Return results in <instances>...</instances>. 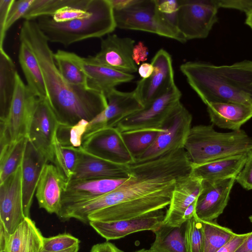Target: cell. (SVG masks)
Instances as JSON below:
<instances>
[{"mask_svg": "<svg viewBox=\"0 0 252 252\" xmlns=\"http://www.w3.org/2000/svg\"><path fill=\"white\" fill-rule=\"evenodd\" d=\"M129 167V177L115 189L64 211L60 219L112 221L162 212L170 204L177 181L190 173L192 165L183 148Z\"/></svg>", "mask_w": 252, "mask_h": 252, "instance_id": "obj_1", "label": "cell"}, {"mask_svg": "<svg viewBox=\"0 0 252 252\" xmlns=\"http://www.w3.org/2000/svg\"><path fill=\"white\" fill-rule=\"evenodd\" d=\"M20 41L27 44L40 65L47 91V101L59 123L73 125L82 120L91 121L107 106L105 95L84 87L68 83L59 71L48 41L36 21L23 23Z\"/></svg>", "mask_w": 252, "mask_h": 252, "instance_id": "obj_2", "label": "cell"}, {"mask_svg": "<svg viewBox=\"0 0 252 252\" xmlns=\"http://www.w3.org/2000/svg\"><path fill=\"white\" fill-rule=\"evenodd\" d=\"M180 69L206 105L231 102L252 107V61L222 65L190 61L182 64Z\"/></svg>", "mask_w": 252, "mask_h": 252, "instance_id": "obj_3", "label": "cell"}, {"mask_svg": "<svg viewBox=\"0 0 252 252\" xmlns=\"http://www.w3.org/2000/svg\"><path fill=\"white\" fill-rule=\"evenodd\" d=\"M36 22L48 41L64 46L100 38L111 34L117 28L110 0H92L91 14L84 18L57 23L52 17L43 16L38 18Z\"/></svg>", "mask_w": 252, "mask_h": 252, "instance_id": "obj_4", "label": "cell"}, {"mask_svg": "<svg viewBox=\"0 0 252 252\" xmlns=\"http://www.w3.org/2000/svg\"><path fill=\"white\" fill-rule=\"evenodd\" d=\"M193 165L252 150V138L243 129L228 132L216 131L213 125L192 127L184 147Z\"/></svg>", "mask_w": 252, "mask_h": 252, "instance_id": "obj_5", "label": "cell"}, {"mask_svg": "<svg viewBox=\"0 0 252 252\" xmlns=\"http://www.w3.org/2000/svg\"><path fill=\"white\" fill-rule=\"evenodd\" d=\"M114 13L117 28L155 33L181 43L187 41L158 11L157 0H137L129 7Z\"/></svg>", "mask_w": 252, "mask_h": 252, "instance_id": "obj_6", "label": "cell"}, {"mask_svg": "<svg viewBox=\"0 0 252 252\" xmlns=\"http://www.w3.org/2000/svg\"><path fill=\"white\" fill-rule=\"evenodd\" d=\"M38 98L17 73L15 91L6 119L0 122V149L27 137Z\"/></svg>", "mask_w": 252, "mask_h": 252, "instance_id": "obj_7", "label": "cell"}, {"mask_svg": "<svg viewBox=\"0 0 252 252\" xmlns=\"http://www.w3.org/2000/svg\"><path fill=\"white\" fill-rule=\"evenodd\" d=\"M192 115L180 102L159 131L154 143L135 163L153 160L170 152L183 149L191 128Z\"/></svg>", "mask_w": 252, "mask_h": 252, "instance_id": "obj_8", "label": "cell"}, {"mask_svg": "<svg viewBox=\"0 0 252 252\" xmlns=\"http://www.w3.org/2000/svg\"><path fill=\"white\" fill-rule=\"evenodd\" d=\"M177 28L186 41L207 37L218 21L217 0H179Z\"/></svg>", "mask_w": 252, "mask_h": 252, "instance_id": "obj_9", "label": "cell"}, {"mask_svg": "<svg viewBox=\"0 0 252 252\" xmlns=\"http://www.w3.org/2000/svg\"><path fill=\"white\" fill-rule=\"evenodd\" d=\"M181 96V91L175 84L165 94L122 120L116 127L121 132L138 130L161 131L180 102Z\"/></svg>", "mask_w": 252, "mask_h": 252, "instance_id": "obj_10", "label": "cell"}, {"mask_svg": "<svg viewBox=\"0 0 252 252\" xmlns=\"http://www.w3.org/2000/svg\"><path fill=\"white\" fill-rule=\"evenodd\" d=\"M82 147L92 155L113 162L123 165L135 163L122 132L116 127L101 128L86 136Z\"/></svg>", "mask_w": 252, "mask_h": 252, "instance_id": "obj_11", "label": "cell"}, {"mask_svg": "<svg viewBox=\"0 0 252 252\" xmlns=\"http://www.w3.org/2000/svg\"><path fill=\"white\" fill-rule=\"evenodd\" d=\"M154 71L147 79L138 81L134 91L144 107L165 94L175 83L171 55L163 49L159 50L151 63Z\"/></svg>", "mask_w": 252, "mask_h": 252, "instance_id": "obj_12", "label": "cell"}, {"mask_svg": "<svg viewBox=\"0 0 252 252\" xmlns=\"http://www.w3.org/2000/svg\"><path fill=\"white\" fill-rule=\"evenodd\" d=\"M106 97V108L89 122L83 138L100 129L116 127L122 120L144 108L134 91L124 92L114 89Z\"/></svg>", "mask_w": 252, "mask_h": 252, "instance_id": "obj_13", "label": "cell"}, {"mask_svg": "<svg viewBox=\"0 0 252 252\" xmlns=\"http://www.w3.org/2000/svg\"><path fill=\"white\" fill-rule=\"evenodd\" d=\"M59 123L46 98H39L32 118L28 138L34 147L53 163V142Z\"/></svg>", "mask_w": 252, "mask_h": 252, "instance_id": "obj_14", "label": "cell"}, {"mask_svg": "<svg viewBox=\"0 0 252 252\" xmlns=\"http://www.w3.org/2000/svg\"><path fill=\"white\" fill-rule=\"evenodd\" d=\"M236 178L222 180H202L201 190L195 205V217L203 221H212L226 207Z\"/></svg>", "mask_w": 252, "mask_h": 252, "instance_id": "obj_15", "label": "cell"}, {"mask_svg": "<svg viewBox=\"0 0 252 252\" xmlns=\"http://www.w3.org/2000/svg\"><path fill=\"white\" fill-rule=\"evenodd\" d=\"M22 164L0 184V222L12 234L26 218L23 209Z\"/></svg>", "mask_w": 252, "mask_h": 252, "instance_id": "obj_16", "label": "cell"}, {"mask_svg": "<svg viewBox=\"0 0 252 252\" xmlns=\"http://www.w3.org/2000/svg\"><path fill=\"white\" fill-rule=\"evenodd\" d=\"M127 179L71 180L66 182L59 213L111 191Z\"/></svg>", "mask_w": 252, "mask_h": 252, "instance_id": "obj_17", "label": "cell"}, {"mask_svg": "<svg viewBox=\"0 0 252 252\" xmlns=\"http://www.w3.org/2000/svg\"><path fill=\"white\" fill-rule=\"evenodd\" d=\"M134 40L109 34L101 41L100 49L94 56L98 62L119 71L132 74L138 71L132 59Z\"/></svg>", "mask_w": 252, "mask_h": 252, "instance_id": "obj_18", "label": "cell"}, {"mask_svg": "<svg viewBox=\"0 0 252 252\" xmlns=\"http://www.w3.org/2000/svg\"><path fill=\"white\" fill-rule=\"evenodd\" d=\"M202 180L190 173L182 176L176 182L168 209L163 223L179 226L187 208L196 200L202 189Z\"/></svg>", "mask_w": 252, "mask_h": 252, "instance_id": "obj_19", "label": "cell"}, {"mask_svg": "<svg viewBox=\"0 0 252 252\" xmlns=\"http://www.w3.org/2000/svg\"><path fill=\"white\" fill-rule=\"evenodd\" d=\"M77 167L71 180L125 179L130 175L129 165L113 162L79 148Z\"/></svg>", "mask_w": 252, "mask_h": 252, "instance_id": "obj_20", "label": "cell"}, {"mask_svg": "<svg viewBox=\"0 0 252 252\" xmlns=\"http://www.w3.org/2000/svg\"><path fill=\"white\" fill-rule=\"evenodd\" d=\"M165 215L160 213L140 218L112 221H90L93 229L107 241L118 239L144 230L153 232L162 223Z\"/></svg>", "mask_w": 252, "mask_h": 252, "instance_id": "obj_21", "label": "cell"}, {"mask_svg": "<svg viewBox=\"0 0 252 252\" xmlns=\"http://www.w3.org/2000/svg\"><path fill=\"white\" fill-rule=\"evenodd\" d=\"M79 63L87 77L88 87L103 94L105 96L115 87L132 80V74L124 72L104 65L94 56L81 57Z\"/></svg>", "mask_w": 252, "mask_h": 252, "instance_id": "obj_22", "label": "cell"}, {"mask_svg": "<svg viewBox=\"0 0 252 252\" xmlns=\"http://www.w3.org/2000/svg\"><path fill=\"white\" fill-rule=\"evenodd\" d=\"M48 162V159L28 138L22 162L23 204L26 218H30V209L38 180L43 167Z\"/></svg>", "mask_w": 252, "mask_h": 252, "instance_id": "obj_23", "label": "cell"}, {"mask_svg": "<svg viewBox=\"0 0 252 252\" xmlns=\"http://www.w3.org/2000/svg\"><path fill=\"white\" fill-rule=\"evenodd\" d=\"M65 183L55 165L46 164L36 189L39 207L57 215L61 210L62 194Z\"/></svg>", "mask_w": 252, "mask_h": 252, "instance_id": "obj_24", "label": "cell"}, {"mask_svg": "<svg viewBox=\"0 0 252 252\" xmlns=\"http://www.w3.org/2000/svg\"><path fill=\"white\" fill-rule=\"evenodd\" d=\"M206 105L210 121L221 128L239 130L252 118V107L243 104L212 102Z\"/></svg>", "mask_w": 252, "mask_h": 252, "instance_id": "obj_25", "label": "cell"}, {"mask_svg": "<svg viewBox=\"0 0 252 252\" xmlns=\"http://www.w3.org/2000/svg\"><path fill=\"white\" fill-rule=\"evenodd\" d=\"M247 154L216 159L203 164L192 165L191 174L202 180H216L235 177L242 169Z\"/></svg>", "mask_w": 252, "mask_h": 252, "instance_id": "obj_26", "label": "cell"}, {"mask_svg": "<svg viewBox=\"0 0 252 252\" xmlns=\"http://www.w3.org/2000/svg\"><path fill=\"white\" fill-rule=\"evenodd\" d=\"M44 237L34 222L26 218L15 231L10 234L7 252H40Z\"/></svg>", "mask_w": 252, "mask_h": 252, "instance_id": "obj_27", "label": "cell"}, {"mask_svg": "<svg viewBox=\"0 0 252 252\" xmlns=\"http://www.w3.org/2000/svg\"><path fill=\"white\" fill-rule=\"evenodd\" d=\"M20 41L18 59L21 67L31 91L39 98H47L43 73L38 61L30 47Z\"/></svg>", "mask_w": 252, "mask_h": 252, "instance_id": "obj_28", "label": "cell"}, {"mask_svg": "<svg viewBox=\"0 0 252 252\" xmlns=\"http://www.w3.org/2000/svg\"><path fill=\"white\" fill-rule=\"evenodd\" d=\"M17 73L12 59L4 48L0 49V122L4 121L8 116Z\"/></svg>", "mask_w": 252, "mask_h": 252, "instance_id": "obj_29", "label": "cell"}, {"mask_svg": "<svg viewBox=\"0 0 252 252\" xmlns=\"http://www.w3.org/2000/svg\"><path fill=\"white\" fill-rule=\"evenodd\" d=\"M187 221L179 226L162 222L154 232L155 241L149 250L150 252H188L186 239Z\"/></svg>", "mask_w": 252, "mask_h": 252, "instance_id": "obj_30", "label": "cell"}, {"mask_svg": "<svg viewBox=\"0 0 252 252\" xmlns=\"http://www.w3.org/2000/svg\"><path fill=\"white\" fill-rule=\"evenodd\" d=\"M54 58L59 71L68 83L88 88L87 77L79 63V56L59 49L54 54Z\"/></svg>", "mask_w": 252, "mask_h": 252, "instance_id": "obj_31", "label": "cell"}, {"mask_svg": "<svg viewBox=\"0 0 252 252\" xmlns=\"http://www.w3.org/2000/svg\"><path fill=\"white\" fill-rule=\"evenodd\" d=\"M28 137H24L0 149V184L21 165Z\"/></svg>", "mask_w": 252, "mask_h": 252, "instance_id": "obj_32", "label": "cell"}, {"mask_svg": "<svg viewBox=\"0 0 252 252\" xmlns=\"http://www.w3.org/2000/svg\"><path fill=\"white\" fill-rule=\"evenodd\" d=\"M79 148L62 146L55 136L53 163L66 182L70 181L74 175L79 160Z\"/></svg>", "mask_w": 252, "mask_h": 252, "instance_id": "obj_33", "label": "cell"}, {"mask_svg": "<svg viewBox=\"0 0 252 252\" xmlns=\"http://www.w3.org/2000/svg\"><path fill=\"white\" fill-rule=\"evenodd\" d=\"M90 0H34L23 18L34 21L43 16L52 17L59 9L67 6L87 8Z\"/></svg>", "mask_w": 252, "mask_h": 252, "instance_id": "obj_34", "label": "cell"}, {"mask_svg": "<svg viewBox=\"0 0 252 252\" xmlns=\"http://www.w3.org/2000/svg\"><path fill=\"white\" fill-rule=\"evenodd\" d=\"M201 221L204 238V252H216L236 234L230 229L213 221Z\"/></svg>", "mask_w": 252, "mask_h": 252, "instance_id": "obj_35", "label": "cell"}, {"mask_svg": "<svg viewBox=\"0 0 252 252\" xmlns=\"http://www.w3.org/2000/svg\"><path fill=\"white\" fill-rule=\"evenodd\" d=\"M159 131L138 130L122 132V134L128 150L135 159L150 147Z\"/></svg>", "mask_w": 252, "mask_h": 252, "instance_id": "obj_36", "label": "cell"}, {"mask_svg": "<svg viewBox=\"0 0 252 252\" xmlns=\"http://www.w3.org/2000/svg\"><path fill=\"white\" fill-rule=\"evenodd\" d=\"M89 122L82 120L73 125L59 124L56 134L58 142L65 147H81Z\"/></svg>", "mask_w": 252, "mask_h": 252, "instance_id": "obj_37", "label": "cell"}, {"mask_svg": "<svg viewBox=\"0 0 252 252\" xmlns=\"http://www.w3.org/2000/svg\"><path fill=\"white\" fill-rule=\"evenodd\" d=\"M186 239L188 252H204L202 223L195 216L187 221Z\"/></svg>", "mask_w": 252, "mask_h": 252, "instance_id": "obj_38", "label": "cell"}, {"mask_svg": "<svg viewBox=\"0 0 252 252\" xmlns=\"http://www.w3.org/2000/svg\"><path fill=\"white\" fill-rule=\"evenodd\" d=\"M80 240L72 235L64 233L44 237L42 249L49 252H59L79 245Z\"/></svg>", "mask_w": 252, "mask_h": 252, "instance_id": "obj_39", "label": "cell"}, {"mask_svg": "<svg viewBox=\"0 0 252 252\" xmlns=\"http://www.w3.org/2000/svg\"><path fill=\"white\" fill-rule=\"evenodd\" d=\"M92 2V0H90L88 6L85 9L72 6L64 7L57 11L52 18L57 23L66 22L86 18L91 14Z\"/></svg>", "mask_w": 252, "mask_h": 252, "instance_id": "obj_40", "label": "cell"}, {"mask_svg": "<svg viewBox=\"0 0 252 252\" xmlns=\"http://www.w3.org/2000/svg\"><path fill=\"white\" fill-rule=\"evenodd\" d=\"M33 1L34 0H15L8 14L5 28L6 33L18 20L23 18Z\"/></svg>", "mask_w": 252, "mask_h": 252, "instance_id": "obj_41", "label": "cell"}, {"mask_svg": "<svg viewBox=\"0 0 252 252\" xmlns=\"http://www.w3.org/2000/svg\"><path fill=\"white\" fill-rule=\"evenodd\" d=\"M158 11L171 24L177 28L179 0H157Z\"/></svg>", "mask_w": 252, "mask_h": 252, "instance_id": "obj_42", "label": "cell"}, {"mask_svg": "<svg viewBox=\"0 0 252 252\" xmlns=\"http://www.w3.org/2000/svg\"><path fill=\"white\" fill-rule=\"evenodd\" d=\"M236 181L244 189H252V150L247 153L244 167L237 176Z\"/></svg>", "mask_w": 252, "mask_h": 252, "instance_id": "obj_43", "label": "cell"}, {"mask_svg": "<svg viewBox=\"0 0 252 252\" xmlns=\"http://www.w3.org/2000/svg\"><path fill=\"white\" fill-rule=\"evenodd\" d=\"M15 0H0V49H3L5 28L11 7Z\"/></svg>", "mask_w": 252, "mask_h": 252, "instance_id": "obj_44", "label": "cell"}, {"mask_svg": "<svg viewBox=\"0 0 252 252\" xmlns=\"http://www.w3.org/2000/svg\"><path fill=\"white\" fill-rule=\"evenodd\" d=\"M220 8L236 9L248 15L252 10V0H217Z\"/></svg>", "mask_w": 252, "mask_h": 252, "instance_id": "obj_45", "label": "cell"}, {"mask_svg": "<svg viewBox=\"0 0 252 252\" xmlns=\"http://www.w3.org/2000/svg\"><path fill=\"white\" fill-rule=\"evenodd\" d=\"M250 234L251 232L244 234H236L216 252H235Z\"/></svg>", "mask_w": 252, "mask_h": 252, "instance_id": "obj_46", "label": "cell"}, {"mask_svg": "<svg viewBox=\"0 0 252 252\" xmlns=\"http://www.w3.org/2000/svg\"><path fill=\"white\" fill-rule=\"evenodd\" d=\"M148 55V48L142 42L139 41L134 45L132 51V59L136 65L146 61Z\"/></svg>", "mask_w": 252, "mask_h": 252, "instance_id": "obj_47", "label": "cell"}, {"mask_svg": "<svg viewBox=\"0 0 252 252\" xmlns=\"http://www.w3.org/2000/svg\"><path fill=\"white\" fill-rule=\"evenodd\" d=\"M90 252H124L113 244L105 242L94 245Z\"/></svg>", "mask_w": 252, "mask_h": 252, "instance_id": "obj_48", "label": "cell"}, {"mask_svg": "<svg viewBox=\"0 0 252 252\" xmlns=\"http://www.w3.org/2000/svg\"><path fill=\"white\" fill-rule=\"evenodd\" d=\"M137 1V0H110L114 11L126 9L134 4Z\"/></svg>", "mask_w": 252, "mask_h": 252, "instance_id": "obj_49", "label": "cell"}, {"mask_svg": "<svg viewBox=\"0 0 252 252\" xmlns=\"http://www.w3.org/2000/svg\"><path fill=\"white\" fill-rule=\"evenodd\" d=\"M137 71L142 79H147L152 74L154 66L151 63H144L140 65Z\"/></svg>", "mask_w": 252, "mask_h": 252, "instance_id": "obj_50", "label": "cell"}, {"mask_svg": "<svg viewBox=\"0 0 252 252\" xmlns=\"http://www.w3.org/2000/svg\"><path fill=\"white\" fill-rule=\"evenodd\" d=\"M235 252H252V231Z\"/></svg>", "mask_w": 252, "mask_h": 252, "instance_id": "obj_51", "label": "cell"}, {"mask_svg": "<svg viewBox=\"0 0 252 252\" xmlns=\"http://www.w3.org/2000/svg\"><path fill=\"white\" fill-rule=\"evenodd\" d=\"M196 201V200L192 202L186 210L182 219L183 222L188 221L195 216Z\"/></svg>", "mask_w": 252, "mask_h": 252, "instance_id": "obj_52", "label": "cell"}, {"mask_svg": "<svg viewBox=\"0 0 252 252\" xmlns=\"http://www.w3.org/2000/svg\"><path fill=\"white\" fill-rule=\"evenodd\" d=\"M245 24L252 29V10L246 15Z\"/></svg>", "mask_w": 252, "mask_h": 252, "instance_id": "obj_53", "label": "cell"}, {"mask_svg": "<svg viewBox=\"0 0 252 252\" xmlns=\"http://www.w3.org/2000/svg\"><path fill=\"white\" fill-rule=\"evenodd\" d=\"M79 250V245L75 246L74 247H72L70 249H67L66 250L59 252H78ZM40 252H49L45 251L42 249L40 251Z\"/></svg>", "mask_w": 252, "mask_h": 252, "instance_id": "obj_54", "label": "cell"}, {"mask_svg": "<svg viewBox=\"0 0 252 252\" xmlns=\"http://www.w3.org/2000/svg\"><path fill=\"white\" fill-rule=\"evenodd\" d=\"M135 252H150L149 250H146L144 249H142L141 250H138Z\"/></svg>", "mask_w": 252, "mask_h": 252, "instance_id": "obj_55", "label": "cell"}, {"mask_svg": "<svg viewBox=\"0 0 252 252\" xmlns=\"http://www.w3.org/2000/svg\"><path fill=\"white\" fill-rule=\"evenodd\" d=\"M249 218L251 222H252V216H250Z\"/></svg>", "mask_w": 252, "mask_h": 252, "instance_id": "obj_56", "label": "cell"}, {"mask_svg": "<svg viewBox=\"0 0 252 252\" xmlns=\"http://www.w3.org/2000/svg\"><path fill=\"white\" fill-rule=\"evenodd\" d=\"M0 252H6V250H0Z\"/></svg>", "mask_w": 252, "mask_h": 252, "instance_id": "obj_57", "label": "cell"}]
</instances>
